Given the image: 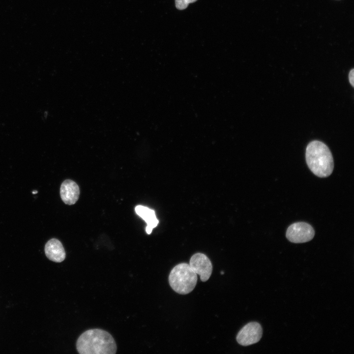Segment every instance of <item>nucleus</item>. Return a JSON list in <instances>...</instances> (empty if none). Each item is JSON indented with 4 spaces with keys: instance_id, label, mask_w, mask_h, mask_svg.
<instances>
[{
    "instance_id": "obj_1",
    "label": "nucleus",
    "mask_w": 354,
    "mask_h": 354,
    "mask_svg": "<svg viewBox=\"0 0 354 354\" xmlns=\"http://www.w3.org/2000/svg\"><path fill=\"white\" fill-rule=\"evenodd\" d=\"M76 348L80 354H115L117 349L111 334L98 328L83 332L77 339Z\"/></svg>"
},
{
    "instance_id": "obj_2",
    "label": "nucleus",
    "mask_w": 354,
    "mask_h": 354,
    "mask_svg": "<svg viewBox=\"0 0 354 354\" xmlns=\"http://www.w3.org/2000/svg\"><path fill=\"white\" fill-rule=\"evenodd\" d=\"M306 163L311 171L320 177H326L332 173L333 159L328 147L323 142L315 140L306 148Z\"/></svg>"
},
{
    "instance_id": "obj_3",
    "label": "nucleus",
    "mask_w": 354,
    "mask_h": 354,
    "mask_svg": "<svg viewBox=\"0 0 354 354\" xmlns=\"http://www.w3.org/2000/svg\"><path fill=\"white\" fill-rule=\"evenodd\" d=\"M197 282V274L186 263L176 266L169 276V284L172 289L181 295H186L192 292Z\"/></svg>"
},
{
    "instance_id": "obj_4",
    "label": "nucleus",
    "mask_w": 354,
    "mask_h": 354,
    "mask_svg": "<svg viewBox=\"0 0 354 354\" xmlns=\"http://www.w3.org/2000/svg\"><path fill=\"white\" fill-rule=\"evenodd\" d=\"M315 236V231L308 223L298 222L291 224L287 229L286 236L291 242L304 243L310 241Z\"/></svg>"
},
{
    "instance_id": "obj_5",
    "label": "nucleus",
    "mask_w": 354,
    "mask_h": 354,
    "mask_svg": "<svg viewBox=\"0 0 354 354\" xmlns=\"http://www.w3.org/2000/svg\"><path fill=\"white\" fill-rule=\"evenodd\" d=\"M263 329L257 322H250L238 332L236 339L238 344L247 346L258 342L262 338Z\"/></svg>"
},
{
    "instance_id": "obj_6",
    "label": "nucleus",
    "mask_w": 354,
    "mask_h": 354,
    "mask_svg": "<svg viewBox=\"0 0 354 354\" xmlns=\"http://www.w3.org/2000/svg\"><path fill=\"white\" fill-rule=\"evenodd\" d=\"M189 265L200 276L201 281L206 282L209 278L212 271V266L206 255L201 253L194 254L190 258Z\"/></svg>"
},
{
    "instance_id": "obj_7",
    "label": "nucleus",
    "mask_w": 354,
    "mask_h": 354,
    "mask_svg": "<svg viewBox=\"0 0 354 354\" xmlns=\"http://www.w3.org/2000/svg\"><path fill=\"white\" fill-rule=\"evenodd\" d=\"M79 187L75 181L66 179L61 183L60 195L65 204L72 205L75 204L79 199Z\"/></svg>"
},
{
    "instance_id": "obj_8",
    "label": "nucleus",
    "mask_w": 354,
    "mask_h": 354,
    "mask_svg": "<svg viewBox=\"0 0 354 354\" xmlns=\"http://www.w3.org/2000/svg\"><path fill=\"white\" fill-rule=\"evenodd\" d=\"M44 250L46 257L52 261L60 263L65 258L66 254L63 245L56 238H52L47 241Z\"/></svg>"
},
{
    "instance_id": "obj_9",
    "label": "nucleus",
    "mask_w": 354,
    "mask_h": 354,
    "mask_svg": "<svg viewBox=\"0 0 354 354\" xmlns=\"http://www.w3.org/2000/svg\"><path fill=\"white\" fill-rule=\"evenodd\" d=\"M135 210L136 213L147 223L146 231L148 234H150L152 229L157 226L159 222L154 210L141 205L137 206Z\"/></svg>"
},
{
    "instance_id": "obj_10",
    "label": "nucleus",
    "mask_w": 354,
    "mask_h": 354,
    "mask_svg": "<svg viewBox=\"0 0 354 354\" xmlns=\"http://www.w3.org/2000/svg\"><path fill=\"white\" fill-rule=\"evenodd\" d=\"M197 0H175L176 7L177 9L183 10L186 9L190 3L196 1Z\"/></svg>"
},
{
    "instance_id": "obj_11",
    "label": "nucleus",
    "mask_w": 354,
    "mask_h": 354,
    "mask_svg": "<svg viewBox=\"0 0 354 354\" xmlns=\"http://www.w3.org/2000/svg\"><path fill=\"white\" fill-rule=\"evenodd\" d=\"M349 80L350 84L354 87V69H352L349 74Z\"/></svg>"
},
{
    "instance_id": "obj_12",
    "label": "nucleus",
    "mask_w": 354,
    "mask_h": 354,
    "mask_svg": "<svg viewBox=\"0 0 354 354\" xmlns=\"http://www.w3.org/2000/svg\"><path fill=\"white\" fill-rule=\"evenodd\" d=\"M32 193H33V194H35V193H37V191H34V192H33Z\"/></svg>"
}]
</instances>
